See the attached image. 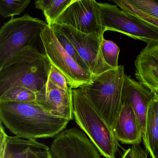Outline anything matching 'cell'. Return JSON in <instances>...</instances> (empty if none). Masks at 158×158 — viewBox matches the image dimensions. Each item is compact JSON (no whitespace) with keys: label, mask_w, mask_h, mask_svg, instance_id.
Wrapping results in <instances>:
<instances>
[{"label":"cell","mask_w":158,"mask_h":158,"mask_svg":"<svg viewBox=\"0 0 158 158\" xmlns=\"http://www.w3.org/2000/svg\"><path fill=\"white\" fill-rule=\"evenodd\" d=\"M125 75L124 67L120 65L96 77L91 84L79 88L113 131L122 109Z\"/></svg>","instance_id":"3"},{"label":"cell","mask_w":158,"mask_h":158,"mask_svg":"<svg viewBox=\"0 0 158 158\" xmlns=\"http://www.w3.org/2000/svg\"><path fill=\"white\" fill-rule=\"evenodd\" d=\"M45 55L52 65L64 76L72 89L91 84L94 77L83 70L61 46L54 32L48 25L40 35Z\"/></svg>","instance_id":"6"},{"label":"cell","mask_w":158,"mask_h":158,"mask_svg":"<svg viewBox=\"0 0 158 158\" xmlns=\"http://www.w3.org/2000/svg\"><path fill=\"white\" fill-rule=\"evenodd\" d=\"M116 6L128 14L138 13L158 19V3L152 0H116Z\"/></svg>","instance_id":"17"},{"label":"cell","mask_w":158,"mask_h":158,"mask_svg":"<svg viewBox=\"0 0 158 158\" xmlns=\"http://www.w3.org/2000/svg\"><path fill=\"white\" fill-rule=\"evenodd\" d=\"M122 158H133V150L132 148H129L124 152Z\"/></svg>","instance_id":"26"},{"label":"cell","mask_w":158,"mask_h":158,"mask_svg":"<svg viewBox=\"0 0 158 158\" xmlns=\"http://www.w3.org/2000/svg\"><path fill=\"white\" fill-rule=\"evenodd\" d=\"M50 150L52 158H101L93 142L76 127L64 130L55 137Z\"/></svg>","instance_id":"10"},{"label":"cell","mask_w":158,"mask_h":158,"mask_svg":"<svg viewBox=\"0 0 158 158\" xmlns=\"http://www.w3.org/2000/svg\"><path fill=\"white\" fill-rule=\"evenodd\" d=\"M52 64L34 46L20 50L0 65V95L23 86L38 93L46 86Z\"/></svg>","instance_id":"2"},{"label":"cell","mask_w":158,"mask_h":158,"mask_svg":"<svg viewBox=\"0 0 158 158\" xmlns=\"http://www.w3.org/2000/svg\"><path fill=\"white\" fill-rule=\"evenodd\" d=\"M74 0H38L36 9L42 11L48 25L52 24Z\"/></svg>","instance_id":"18"},{"label":"cell","mask_w":158,"mask_h":158,"mask_svg":"<svg viewBox=\"0 0 158 158\" xmlns=\"http://www.w3.org/2000/svg\"><path fill=\"white\" fill-rule=\"evenodd\" d=\"M1 122L13 134L26 139L56 137L69 120L54 116L35 102H0Z\"/></svg>","instance_id":"1"},{"label":"cell","mask_w":158,"mask_h":158,"mask_svg":"<svg viewBox=\"0 0 158 158\" xmlns=\"http://www.w3.org/2000/svg\"><path fill=\"white\" fill-rule=\"evenodd\" d=\"M73 117L77 125L96 146L101 155L115 158L118 140L113 131L89 101L80 88L71 90Z\"/></svg>","instance_id":"4"},{"label":"cell","mask_w":158,"mask_h":158,"mask_svg":"<svg viewBox=\"0 0 158 158\" xmlns=\"http://www.w3.org/2000/svg\"><path fill=\"white\" fill-rule=\"evenodd\" d=\"M154 95V93L139 82L130 76H125L122 90V104H128L132 107L138 119L143 134L146 126L148 108Z\"/></svg>","instance_id":"13"},{"label":"cell","mask_w":158,"mask_h":158,"mask_svg":"<svg viewBox=\"0 0 158 158\" xmlns=\"http://www.w3.org/2000/svg\"><path fill=\"white\" fill-rule=\"evenodd\" d=\"M50 148L36 139H24L17 136L8 135L5 150L11 158H21L31 150H45Z\"/></svg>","instance_id":"16"},{"label":"cell","mask_w":158,"mask_h":158,"mask_svg":"<svg viewBox=\"0 0 158 158\" xmlns=\"http://www.w3.org/2000/svg\"><path fill=\"white\" fill-rule=\"evenodd\" d=\"M53 23L68 26L82 33L100 36H104L105 33L99 4L95 0H74Z\"/></svg>","instance_id":"9"},{"label":"cell","mask_w":158,"mask_h":158,"mask_svg":"<svg viewBox=\"0 0 158 158\" xmlns=\"http://www.w3.org/2000/svg\"><path fill=\"white\" fill-rule=\"evenodd\" d=\"M99 4L105 32H119L147 44L158 42V30L124 11L116 5L107 3Z\"/></svg>","instance_id":"7"},{"label":"cell","mask_w":158,"mask_h":158,"mask_svg":"<svg viewBox=\"0 0 158 158\" xmlns=\"http://www.w3.org/2000/svg\"><path fill=\"white\" fill-rule=\"evenodd\" d=\"M48 25L27 14L4 24L0 29V65L20 50L33 46Z\"/></svg>","instance_id":"5"},{"label":"cell","mask_w":158,"mask_h":158,"mask_svg":"<svg viewBox=\"0 0 158 158\" xmlns=\"http://www.w3.org/2000/svg\"><path fill=\"white\" fill-rule=\"evenodd\" d=\"M24 158H52L49 149L45 150H31Z\"/></svg>","instance_id":"24"},{"label":"cell","mask_w":158,"mask_h":158,"mask_svg":"<svg viewBox=\"0 0 158 158\" xmlns=\"http://www.w3.org/2000/svg\"><path fill=\"white\" fill-rule=\"evenodd\" d=\"M133 158H148V154L139 146H132Z\"/></svg>","instance_id":"25"},{"label":"cell","mask_w":158,"mask_h":158,"mask_svg":"<svg viewBox=\"0 0 158 158\" xmlns=\"http://www.w3.org/2000/svg\"><path fill=\"white\" fill-rule=\"evenodd\" d=\"M0 158H11V157L10 156V154L5 150L4 153L2 155H0Z\"/></svg>","instance_id":"27"},{"label":"cell","mask_w":158,"mask_h":158,"mask_svg":"<svg viewBox=\"0 0 158 158\" xmlns=\"http://www.w3.org/2000/svg\"><path fill=\"white\" fill-rule=\"evenodd\" d=\"M30 0H1L0 14L3 18L21 14L30 4Z\"/></svg>","instance_id":"20"},{"label":"cell","mask_w":158,"mask_h":158,"mask_svg":"<svg viewBox=\"0 0 158 158\" xmlns=\"http://www.w3.org/2000/svg\"><path fill=\"white\" fill-rule=\"evenodd\" d=\"M142 139L151 158H158V93H154L149 105Z\"/></svg>","instance_id":"15"},{"label":"cell","mask_w":158,"mask_h":158,"mask_svg":"<svg viewBox=\"0 0 158 158\" xmlns=\"http://www.w3.org/2000/svg\"><path fill=\"white\" fill-rule=\"evenodd\" d=\"M156 1V2H157L158 3V0H156V1Z\"/></svg>","instance_id":"28"},{"label":"cell","mask_w":158,"mask_h":158,"mask_svg":"<svg viewBox=\"0 0 158 158\" xmlns=\"http://www.w3.org/2000/svg\"><path fill=\"white\" fill-rule=\"evenodd\" d=\"M102 52L104 60L108 65L114 68L118 67V61L120 48L114 42L103 38L101 42Z\"/></svg>","instance_id":"21"},{"label":"cell","mask_w":158,"mask_h":158,"mask_svg":"<svg viewBox=\"0 0 158 158\" xmlns=\"http://www.w3.org/2000/svg\"><path fill=\"white\" fill-rule=\"evenodd\" d=\"M36 99V93L23 86L14 87L0 95V102H34Z\"/></svg>","instance_id":"19"},{"label":"cell","mask_w":158,"mask_h":158,"mask_svg":"<svg viewBox=\"0 0 158 158\" xmlns=\"http://www.w3.org/2000/svg\"><path fill=\"white\" fill-rule=\"evenodd\" d=\"M117 140L123 144L138 146L142 140V128L132 107L122 104L113 130Z\"/></svg>","instance_id":"14"},{"label":"cell","mask_w":158,"mask_h":158,"mask_svg":"<svg viewBox=\"0 0 158 158\" xmlns=\"http://www.w3.org/2000/svg\"><path fill=\"white\" fill-rule=\"evenodd\" d=\"M58 41L67 53L77 63V64L85 71L90 73L89 68L84 61L73 45L64 35L56 30H52Z\"/></svg>","instance_id":"22"},{"label":"cell","mask_w":158,"mask_h":158,"mask_svg":"<svg viewBox=\"0 0 158 158\" xmlns=\"http://www.w3.org/2000/svg\"><path fill=\"white\" fill-rule=\"evenodd\" d=\"M34 102L54 116L70 121L73 119L71 90L58 87L49 80L44 89L37 93Z\"/></svg>","instance_id":"11"},{"label":"cell","mask_w":158,"mask_h":158,"mask_svg":"<svg viewBox=\"0 0 158 158\" xmlns=\"http://www.w3.org/2000/svg\"><path fill=\"white\" fill-rule=\"evenodd\" d=\"M48 25L70 40L88 66L94 78L109 70L116 69L108 65L103 58L101 45L104 36L82 33L64 25L53 23Z\"/></svg>","instance_id":"8"},{"label":"cell","mask_w":158,"mask_h":158,"mask_svg":"<svg viewBox=\"0 0 158 158\" xmlns=\"http://www.w3.org/2000/svg\"><path fill=\"white\" fill-rule=\"evenodd\" d=\"M48 80L53 83L58 87L64 90L71 91L72 89L64 76L52 65H51Z\"/></svg>","instance_id":"23"},{"label":"cell","mask_w":158,"mask_h":158,"mask_svg":"<svg viewBox=\"0 0 158 158\" xmlns=\"http://www.w3.org/2000/svg\"><path fill=\"white\" fill-rule=\"evenodd\" d=\"M135 76L152 93H158V42H151L137 56Z\"/></svg>","instance_id":"12"}]
</instances>
